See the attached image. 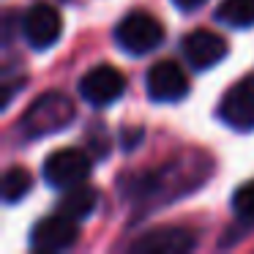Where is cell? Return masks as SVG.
Masks as SVG:
<instances>
[{"mask_svg":"<svg viewBox=\"0 0 254 254\" xmlns=\"http://www.w3.org/2000/svg\"><path fill=\"white\" fill-rule=\"evenodd\" d=\"M181 52L186 58V63L197 71H205V68H213L216 63L224 61L227 55V41L221 36L210 33V30H194L183 39Z\"/></svg>","mask_w":254,"mask_h":254,"instance_id":"obj_10","label":"cell"},{"mask_svg":"<svg viewBox=\"0 0 254 254\" xmlns=\"http://www.w3.org/2000/svg\"><path fill=\"white\" fill-rule=\"evenodd\" d=\"M145 90L153 101L170 104V101H181L189 93V79L175 61H159L148 68Z\"/></svg>","mask_w":254,"mask_h":254,"instance_id":"obj_7","label":"cell"},{"mask_svg":"<svg viewBox=\"0 0 254 254\" xmlns=\"http://www.w3.org/2000/svg\"><path fill=\"white\" fill-rule=\"evenodd\" d=\"M232 213L246 230L254 227V181L238 186V191L232 194Z\"/></svg>","mask_w":254,"mask_h":254,"instance_id":"obj_15","label":"cell"},{"mask_svg":"<svg viewBox=\"0 0 254 254\" xmlns=\"http://www.w3.org/2000/svg\"><path fill=\"white\" fill-rule=\"evenodd\" d=\"M181 11H194V8H199L205 3V0H172Z\"/></svg>","mask_w":254,"mask_h":254,"instance_id":"obj_17","label":"cell"},{"mask_svg":"<svg viewBox=\"0 0 254 254\" xmlns=\"http://www.w3.org/2000/svg\"><path fill=\"white\" fill-rule=\"evenodd\" d=\"M71 121H74V101L61 90H50V93H41L25 110L22 121H19V131L28 139H41L63 131Z\"/></svg>","mask_w":254,"mask_h":254,"instance_id":"obj_2","label":"cell"},{"mask_svg":"<svg viewBox=\"0 0 254 254\" xmlns=\"http://www.w3.org/2000/svg\"><path fill=\"white\" fill-rule=\"evenodd\" d=\"M77 221L68 219L63 213H55V216H47L41 219L39 224L33 227L30 232V246L36 252H66L77 243Z\"/></svg>","mask_w":254,"mask_h":254,"instance_id":"obj_9","label":"cell"},{"mask_svg":"<svg viewBox=\"0 0 254 254\" xmlns=\"http://www.w3.org/2000/svg\"><path fill=\"white\" fill-rule=\"evenodd\" d=\"M139 137H142V128H123L121 131V139H123V148H137Z\"/></svg>","mask_w":254,"mask_h":254,"instance_id":"obj_16","label":"cell"},{"mask_svg":"<svg viewBox=\"0 0 254 254\" xmlns=\"http://www.w3.org/2000/svg\"><path fill=\"white\" fill-rule=\"evenodd\" d=\"M30 186H33V178L25 167H8L3 175V202H19L22 197H28Z\"/></svg>","mask_w":254,"mask_h":254,"instance_id":"obj_14","label":"cell"},{"mask_svg":"<svg viewBox=\"0 0 254 254\" xmlns=\"http://www.w3.org/2000/svg\"><path fill=\"white\" fill-rule=\"evenodd\" d=\"M210 170H213V164H210L208 156L199 153V150H189V153L178 156L175 161L164 164L161 170L134 178V199L145 208L181 199L183 194H191L197 186H202L210 178Z\"/></svg>","mask_w":254,"mask_h":254,"instance_id":"obj_1","label":"cell"},{"mask_svg":"<svg viewBox=\"0 0 254 254\" xmlns=\"http://www.w3.org/2000/svg\"><path fill=\"white\" fill-rule=\"evenodd\" d=\"M61 30H63L61 14H58L52 6H47V3L30 6L28 11H25V17H22L25 41H28L33 50H50V47L61 39Z\"/></svg>","mask_w":254,"mask_h":254,"instance_id":"obj_8","label":"cell"},{"mask_svg":"<svg viewBox=\"0 0 254 254\" xmlns=\"http://www.w3.org/2000/svg\"><path fill=\"white\" fill-rule=\"evenodd\" d=\"M96 202H99L96 189L79 183V186L66 189V197L58 202V213L68 216V219H74V221H82V219H88V216L96 210Z\"/></svg>","mask_w":254,"mask_h":254,"instance_id":"obj_12","label":"cell"},{"mask_svg":"<svg viewBox=\"0 0 254 254\" xmlns=\"http://www.w3.org/2000/svg\"><path fill=\"white\" fill-rule=\"evenodd\" d=\"M90 170H93V161H90V156L85 150L63 148L47 156L44 167H41V175H44V181L52 189H71L88 181Z\"/></svg>","mask_w":254,"mask_h":254,"instance_id":"obj_4","label":"cell"},{"mask_svg":"<svg viewBox=\"0 0 254 254\" xmlns=\"http://www.w3.org/2000/svg\"><path fill=\"white\" fill-rule=\"evenodd\" d=\"M219 118L235 131H254V74L238 79L221 96Z\"/></svg>","mask_w":254,"mask_h":254,"instance_id":"obj_5","label":"cell"},{"mask_svg":"<svg viewBox=\"0 0 254 254\" xmlns=\"http://www.w3.org/2000/svg\"><path fill=\"white\" fill-rule=\"evenodd\" d=\"M164 41V28L156 17L145 11H131L118 22L115 28V44L121 47L126 55H148Z\"/></svg>","mask_w":254,"mask_h":254,"instance_id":"obj_3","label":"cell"},{"mask_svg":"<svg viewBox=\"0 0 254 254\" xmlns=\"http://www.w3.org/2000/svg\"><path fill=\"white\" fill-rule=\"evenodd\" d=\"M216 19L230 28H252L254 25V0H221Z\"/></svg>","mask_w":254,"mask_h":254,"instance_id":"obj_13","label":"cell"},{"mask_svg":"<svg viewBox=\"0 0 254 254\" xmlns=\"http://www.w3.org/2000/svg\"><path fill=\"white\" fill-rule=\"evenodd\" d=\"M126 90V79L110 63H101V66H93L82 79H79V96H82L88 104L93 107H110L115 104L118 99Z\"/></svg>","mask_w":254,"mask_h":254,"instance_id":"obj_6","label":"cell"},{"mask_svg":"<svg viewBox=\"0 0 254 254\" xmlns=\"http://www.w3.org/2000/svg\"><path fill=\"white\" fill-rule=\"evenodd\" d=\"M194 249V238L181 227H159L131 243V252L142 254H183Z\"/></svg>","mask_w":254,"mask_h":254,"instance_id":"obj_11","label":"cell"}]
</instances>
